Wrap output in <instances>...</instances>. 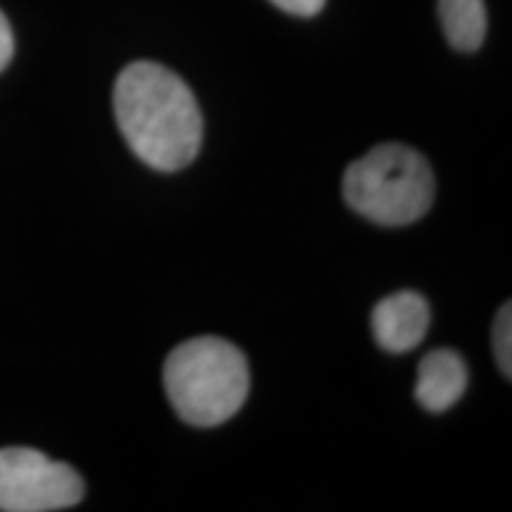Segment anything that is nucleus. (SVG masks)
<instances>
[{"instance_id":"obj_1","label":"nucleus","mask_w":512,"mask_h":512,"mask_svg":"<svg viewBox=\"0 0 512 512\" xmlns=\"http://www.w3.org/2000/svg\"><path fill=\"white\" fill-rule=\"evenodd\" d=\"M119 131L140 162L174 174L200 155L202 112L181 76L157 62H133L114 83Z\"/></svg>"},{"instance_id":"obj_2","label":"nucleus","mask_w":512,"mask_h":512,"mask_svg":"<svg viewBox=\"0 0 512 512\" xmlns=\"http://www.w3.org/2000/svg\"><path fill=\"white\" fill-rule=\"evenodd\" d=\"M164 387L178 418L195 427H216L247 399V358L226 339H188L166 358Z\"/></svg>"},{"instance_id":"obj_3","label":"nucleus","mask_w":512,"mask_h":512,"mask_svg":"<svg viewBox=\"0 0 512 512\" xmlns=\"http://www.w3.org/2000/svg\"><path fill=\"white\" fill-rule=\"evenodd\" d=\"M344 200L382 226H408L434 202L432 166L413 147L377 145L344 174Z\"/></svg>"},{"instance_id":"obj_4","label":"nucleus","mask_w":512,"mask_h":512,"mask_svg":"<svg viewBox=\"0 0 512 512\" xmlns=\"http://www.w3.org/2000/svg\"><path fill=\"white\" fill-rule=\"evenodd\" d=\"M83 479L74 467L50 460L36 448H0V510L53 512L74 508Z\"/></svg>"},{"instance_id":"obj_5","label":"nucleus","mask_w":512,"mask_h":512,"mask_svg":"<svg viewBox=\"0 0 512 512\" xmlns=\"http://www.w3.org/2000/svg\"><path fill=\"white\" fill-rule=\"evenodd\" d=\"M430 328V306L418 292L403 290L384 297L373 309V335L384 351L403 354L425 339Z\"/></svg>"},{"instance_id":"obj_6","label":"nucleus","mask_w":512,"mask_h":512,"mask_svg":"<svg viewBox=\"0 0 512 512\" xmlns=\"http://www.w3.org/2000/svg\"><path fill=\"white\" fill-rule=\"evenodd\" d=\"M467 389V366L453 349H434L422 356L415 382V399L432 413H444Z\"/></svg>"},{"instance_id":"obj_7","label":"nucleus","mask_w":512,"mask_h":512,"mask_svg":"<svg viewBox=\"0 0 512 512\" xmlns=\"http://www.w3.org/2000/svg\"><path fill=\"white\" fill-rule=\"evenodd\" d=\"M439 19L448 43L456 50L472 53V50H477L484 43V0H439Z\"/></svg>"},{"instance_id":"obj_8","label":"nucleus","mask_w":512,"mask_h":512,"mask_svg":"<svg viewBox=\"0 0 512 512\" xmlns=\"http://www.w3.org/2000/svg\"><path fill=\"white\" fill-rule=\"evenodd\" d=\"M512 313H510V304H505L501 311H498L496 323H494V351H496V361L501 373L512 377Z\"/></svg>"},{"instance_id":"obj_9","label":"nucleus","mask_w":512,"mask_h":512,"mask_svg":"<svg viewBox=\"0 0 512 512\" xmlns=\"http://www.w3.org/2000/svg\"><path fill=\"white\" fill-rule=\"evenodd\" d=\"M273 5H278L280 10L290 12L297 17H313L323 10L325 0H271Z\"/></svg>"},{"instance_id":"obj_10","label":"nucleus","mask_w":512,"mask_h":512,"mask_svg":"<svg viewBox=\"0 0 512 512\" xmlns=\"http://www.w3.org/2000/svg\"><path fill=\"white\" fill-rule=\"evenodd\" d=\"M12 55H15V36H12L8 17L0 12V72L8 67Z\"/></svg>"}]
</instances>
